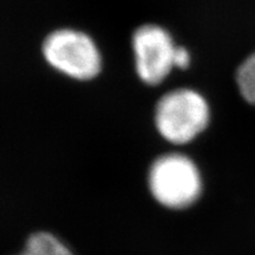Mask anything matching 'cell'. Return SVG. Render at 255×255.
Masks as SVG:
<instances>
[{
  "label": "cell",
  "instance_id": "6da1fadb",
  "mask_svg": "<svg viewBox=\"0 0 255 255\" xmlns=\"http://www.w3.org/2000/svg\"><path fill=\"white\" fill-rule=\"evenodd\" d=\"M151 196L168 209L189 208L202 193V176L193 161L180 152L159 156L151 164L148 175Z\"/></svg>",
  "mask_w": 255,
  "mask_h": 255
},
{
  "label": "cell",
  "instance_id": "7a4b0ae2",
  "mask_svg": "<svg viewBox=\"0 0 255 255\" xmlns=\"http://www.w3.org/2000/svg\"><path fill=\"white\" fill-rule=\"evenodd\" d=\"M210 107L200 92L177 89L165 94L155 110V126L159 135L173 144L190 143L208 128Z\"/></svg>",
  "mask_w": 255,
  "mask_h": 255
},
{
  "label": "cell",
  "instance_id": "3957f363",
  "mask_svg": "<svg viewBox=\"0 0 255 255\" xmlns=\"http://www.w3.org/2000/svg\"><path fill=\"white\" fill-rule=\"evenodd\" d=\"M43 55L53 69L78 81L95 78L102 68L101 53L95 41L84 32L72 28L49 34L44 40Z\"/></svg>",
  "mask_w": 255,
  "mask_h": 255
},
{
  "label": "cell",
  "instance_id": "277c9868",
  "mask_svg": "<svg viewBox=\"0 0 255 255\" xmlns=\"http://www.w3.org/2000/svg\"><path fill=\"white\" fill-rule=\"evenodd\" d=\"M132 49L137 75L145 84H159L176 68L178 46L163 27L150 24L137 28Z\"/></svg>",
  "mask_w": 255,
  "mask_h": 255
},
{
  "label": "cell",
  "instance_id": "5b68a950",
  "mask_svg": "<svg viewBox=\"0 0 255 255\" xmlns=\"http://www.w3.org/2000/svg\"><path fill=\"white\" fill-rule=\"evenodd\" d=\"M24 255H73L58 237L50 232H37L27 238Z\"/></svg>",
  "mask_w": 255,
  "mask_h": 255
},
{
  "label": "cell",
  "instance_id": "8992f818",
  "mask_svg": "<svg viewBox=\"0 0 255 255\" xmlns=\"http://www.w3.org/2000/svg\"><path fill=\"white\" fill-rule=\"evenodd\" d=\"M234 81L242 100L255 107V50L245 57L235 69Z\"/></svg>",
  "mask_w": 255,
  "mask_h": 255
},
{
  "label": "cell",
  "instance_id": "52a82bcc",
  "mask_svg": "<svg viewBox=\"0 0 255 255\" xmlns=\"http://www.w3.org/2000/svg\"><path fill=\"white\" fill-rule=\"evenodd\" d=\"M190 64V53L182 46H178L176 56V68L186 69Z\"/></svg>",
  "mask_w": 255,
  "mask_h": 255
},
{
  "label": "cell",
  "instance_id": "ba28073f",
  "mask_svg": "<svg viewBox=\"0 0 255 255\" xmlns=\"http://www.w3.org/2000/svg\"><path fill=\"white\" fill-rule=\"evenodd\" d=\"M20 255H24V253H21V254H20Z\"/></svg>",
  "mask_w": 255,
  "mask_h": 255
}]
</instances>
